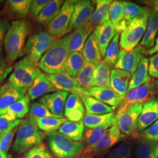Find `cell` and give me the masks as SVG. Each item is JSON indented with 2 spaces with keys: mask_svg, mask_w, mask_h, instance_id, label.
Here are the masks:
<instances>
[{
  "mask_svg": "<svg viewBox=\"0 0 158 158\" xmlns=\"http://www.w3.org/2000/svg\"><path fill=\"white\" fill-rule=\"evenodd\" d=\"M31 25L28 19H21L12 21L6 34L4 49L7 62L11 63L27 54V39Z\"/></svg>",
  "mask_w": 158,
  "mask_h": 158,
  "instance_id": "cell-1",
  "label": "cell"
},
{
  "mask_svg": "<svg viewBox=\"0 0 158 158\" xmlns=\"http://www.w3.org/2000/svg\"><path fill=\"white\" fill-rule=\"evenodd\" d=\"M69 55L68 34L53 43L40 59L38 67L48 74L63 73Z\"/></svg>",
  "mask_w": 158,
  "mask_h": 158,
  "instance_id": "cell-2",
  "label": "cell"
},
{
  "mask_svg": "<svg viewBox=\"0 0 158 158\" xmlns=\"http://www.w3.org/2000/svg\"><path fill=\"white\" fill-rule=\"evenodd\" d=\"M44 138V133L38 128L34 118L29 115L21 120L18 125L13 150L21 155L40 145Z\"/></svg>",
  "mask_w": 158,
  "mask_h": 158,
  "instance_id": "cell-3",
  "label": "cell"
},
{
  "mask_svg": "<svg viewBox=\"0 0 158 158\" xmlns=\"http://www.w3.org/2000/svg\"><path fill=\"white\" fill-rule=\"evenodd\" d=\"M47 139L49 149L56 158H75L85 148L83 143L74 141L57 131L47 134Z\"/></svg>",
  "mask_w": 158,
  "mask_h": 158,
  "instance_id": "cell-4",
  "label": "cell"
},
{
  "mask_svg": "<svg viewBox=\"0 0 158 158\" xmlns=\"http://www.w3.org/2000/svg\"><path fill=\"white\" fill-rule=\"evenodd\" d=\"M41 73L38 64L27 55L14 66L8 83L18 87L28 89Z\"/></svg>",
  "mask_w": 158,
  "mask_h": 158,
  "instance_id": "cell-5",
  "label": "cell"
},
{
  "mask_svg": "<svg viewBox=\"0 0 158 158\" xmlns=\"http://www.w3.org/2000/svg\"><path fill=\"white\" fill-rule=\"evenodd\" d=\"M148 19V11L128 22L127 28L120 35L119 45L121 50L131 52L138 46L145 33Z\"/></svg>",
  "mask_w": 158,
  "mask_h": 158,
  "instance_id": "cell-6",
  "label": "cell"
},
{
  "mask_svg": "<svg viewBox=\"0 0 158 158\" xmlns=\"http://www.w3.org/2000/svg\"><path fill=\"white\" fill-rule=\"evenodd\" d=\"M57 39L46 32H40L30 36L26 44L27 55L36 64H38L41 57Z\"/></svg>",
  "mask_w": 158,
  "mask_h": 158,
  "instance_id": "cell-7",
  "label": "cell"
},
{
  "mask_svg": "<svg viewBox=\"0 0 158 158\" xmlns=\"http://www.w3.org/2000/svg\"><path fill=\"white\" fill-rule=\"evenodd\" d=\"M76 1H66L59 12L48 25V33L57 38L67 34Z\"/></svg>",
  "mask_w": 158,
  "mask_h": 158,
  "instance_id": "cell-8",
  "label": "cell"
},
{
  "mask_svg": "<svg viewBox=\"0 0 158 158\" xmlns=\"http://www.w3.org/2000/svg\"><path fill=\"white\" fill-rule=\"evenodd\" d=\"M144 103L131 105L116 114L117 125L120 131L126 135H131L136 132V127L138 119L141 113Z\"/></svg>",
  "mask_w": 158,
  "mask_h": 158,
  "instance_id": "cell-9",
  "label": "cell"
},
{
  "mask_svg": "<svg viewBox=\"0 0 158 158\" xmlns=\"http://www.w3.org/2000/svg\"><path fill=\"white\" fill-rule=\"evenodd\" d=\"M125 137V135L119 129L118 125H113L107 130L105 135L94 145L86 147L84 153L92 156L99 155L121 141Z\"/></svg>",
  "mask_w": 158,
  "mask_h": 158,
  "instance_id": "cell-10",
  "label": "cell"
},
{
  "mask_svg": "<svg viewBox=\"0 0 158 158\" xmlns=\"http://www.w3.org/2000/svg\"><path fill=\"white\" fill-rule=\"evenodd\" d=\"M94 11V6L90 1H78L74 6V10L67 34L89 24Z\"/></svg>",
  "mask_w": 158,
  "mask_h": 158,
  "instance_id": "cell-11",
  "label": "cell"
},
{
  "mask_svg": "<svg viewBox=\"0 0 158 158\" xmlns=\"http://www.w3.org/2000/svg\"><path fill=\"white\" fill-rule=\"evenodd\" d=\"M146 54L145 48L141 45L137 46L131 52L121 50L118 60L114 68L134 74Z\"/></svg>",
  "mask_w": 158,
  "mask_h": 158,
  "instance_id": "cell-12",
  "label": "cell"
},
{
  "mask_svg": "<svg viewBox=\"0 0 158 158\" xmlns=\"http://www.w3.org/2000/svg\"><path fill=\"white\" fill-rule=\"evenodd\" d=\"M155 94V83L151 81L137 88L128 91L125 98L119 106L117 112L122 111L126 108L134 104L145 103L152 99V96Z\"/></svg>",
  "mask_w": 158,
  "mask_h": 158,
  "instance_id": "cell-13",
  "label": "cell"
},
{
  "mask_svg": "<svg viewBox=\"0 0 158 158\" xmlns=\"http://www.w3.org/2000/svg\"><path fill=\"white\" fill-rule=\"evenodd\" d=\"M48 77L56 90L71 92L72 94L79 96L80 98L88 96L86 89L81 87L75 78L65 72L48 74Z\"/></svg>",
  "mask_w": 158,
  "mask_h": 158,
  "instance_id": "cell-14",
  "label": "cell"
},
{
  "mask_svg": "<svg viewBox=\"0 0 158 158\" xmlns=\"http://www.w3.org/2000/svg\"><path fill=\"white\" fill-rule=\"evenodd\" d=\"M69 93L63 91H56L51 94L43 96L40 102L44 105L51 113L57 118H63L64 107Z\"/></svg>",
  "mask_w": 158,
  "mask_h": 158,
  "instance_id": "cell-15",
  "label": "cell"
},
{
  "mask_svg": "<svg viewBox=\"0 0 158 158\" xmlns=\"http://www.w3.org/2000/svg\"><path fill=\"white\" fill-rule=\"evenodd\" d=\"M158 119V98H152L143 105L136 124V132L143 131Z\"/></svg>",
  "mask_w": 158,
  "mask_h": 158,
  "instance_id": "cell-16",
  "label": "cell"
},
{
  "mask_svg": "<svg viewBox=\"0 0 158 158\" xmlns=\"http://www.w3.org/2000/svg\"><path fill=\"white\" fill-rule=\"evenodd\" d=\"M64 114L69 121L83 122L85 117V109L79 96L72 93L69 95L65 104Z\"/></svg>",
  "mask_w": 158,
  "mask_h": 158,
  "instance_id": "cell-17",
  "label": "cell"
},
{
  "mask_svg": "<svg viewBox=\"0 0 158 158\" xmlns=\"http://www.w3.org/2000/svg\"><path fill=\"white\" fill-rule=\"evenodd\" d=\"M28 89L6 83L0 89V112L26 95Z\"/></svg>",
  "mask_w": 158,
  "mask_h": 158,
  "instance_id": "cell-18",
  "label": "cell"
},
{
  "mask_svg": "<svg viewBox=\"0 0 158 158\" xmlns=\"http://www.w3.org/2000/svg\"><path fill=\"white\" fill-rule=\"evenodd\" d=\"M88 96H91L108 106L117 107L120 105L123 99L111 88L91 87L86 89Z\"/></svg>",
  "mask_w": 158,
  "mask_h": 158,
  "instance_id": "cell-19",
  "label": "cell"
},
{
  "mask_svg": "<svg viewBox=\"0 0 158 158\" xmlns=\"http://www.w3.org/2000/svg\"><path fill=\"white\" fill-rule=\"evenodd\" d=\"M132 74L118 69H113L110 75L111 89L116 92L123 100H124L127 94Z\"/></svg>",
  "mask_w": 158,
  "mask_h": 158,
  "instance_id": "cell-20",
  "label": "cell"
},
{
  "mask_svg": "<svg viewBox=\"0 0 158 158\" xmlns=\"http://www.w3.org/2000/svg\"><path fill=\"white\" fill-rule=\"evenodd\" d=\"M98 40L102 57H105L108 46L114 36L118 34L110 21L95 27L93 31Z\"/></svg>",
  "mask_w": 158,
  "mask_h": 158,
  "instance_id": "cell-21",
  "label": "cell"
},
{
  "mask_svg": "<svg viewBox=\"0 0 158 158\" xmlns=\"http://www.w3.org/2000/svg\"><path fill=\"white\" fill-rule=\"evenodd\" d=\"M94 27L90 23L85 27L77 29L69 34V49L70 53L75 52H81L86 40L90 36Z\"/></svg>",
  "mask_w": 158,
  "mask_h": 158,
  "instance_id": "cell-22",
  "label": "cell"
},
{
  "mask_svg": "<svg viewBox=\"0 0 158 158\" xmlns=\"http://www.w3.org/2000/svg\"><path fill=\"white\" fill-rule=\"evenodd\" d=\"M56 91L48 79V74L41 73L34 80L32 86L28 89V94L31 100H34L41 96Z\"/></svg>",
  "mask_w": 158,
  "mask_h": 158,
  "instance_id": "cell-23",
  "label": "cell"
},
{
  "mask_svg": "<svg viewBox=\"0 0 158 158\" xmlns=\"http://www.w3.org/2000/svg\"><path fill=\"white\" fill-rule=\"evenodd\" d=\"M113 66L104 60L95 64L92 79V87L111 88L110 75Z\"/></svg>",
  "mask_w": 158,
  "mask_h": 158,
  "instance_id": "cell-24",
  "label": "cell"
},
{
  "mask_svg": "<svg viewBox=\"0 0 158 158\" xmlns=\"http://www.w3.org/2000/svg\"><path fill=\"white\" fill-rule=\"evenodd\" d=\"M148 19L145 33L142 39L140 45L151 49L153 48L156 40L158 31V18L156 14L153 9L148 8Z\"/></svg>",
  "mask_w": 158,
  "mask_h": 158,
  "instance_id": "cell-25",
  "label": "cell"
},
{
  "mask_svg": "<svg viewBox=\"0 0 158 158\" xmlns=\"http://www.w3.org/2000/svg\"><path fill=\"white\" fill-rule=\"evenodd\" d=\"M110 20L112 23L116 32L119 34L127 28L128 22L125 19L121 1H112L109 7Z\"/></svg>",
  "mask_w": 158,
  "mask_h": 158,
  "instance_id": "cell-26",
  "label": "cell"
},
{
  "mask_svg": "<svg viewBox=\"0 0 158 158\" xmlns=\"http://www.w3.org/2000/svg\"><path fill=\"white\" fill-rule=\"evenodd\" d=\"M81 53L86 62L96 64L102 60V55L98 40L93 32L86 40Z\"/></svg>",
  "mask_w": 158,
  "mask_h": 158,
  "instance_id": "cell-27",
  "label": "cell"
},
{
  "mask_svg": "<svg viewBox=\"0 0 158 158\" xmlns=\"http://www.w3.org/2000/svg\"><path fill=\"white\" fill-rule=\"evenodd\" d=\"M148 67L149 60L144 57L142 59L135 73L132 76L127 92L151 81V78L148 73Z\"/></svg>",
  "mask_w": 158,
  "mask_h": 158,
  "instance_id": "cell-28",
  "label": "cell"
},
{
  "mask_svg": "<svg viewBox=\"0 0 158 158\" xmlns=\"http://www.w3.org/2000/svg\"><path fill=\"white\" fill-rule=\"evenodd\" d=\"M112 1L97 0L95 1L96 8L91 18L90 24L97 27L110 21L109 7Z\"/></svg>",
  "mask_w": 158,
  "mask_h": 158,
  "instance_id": "cell-29",
  "label": "cell"
},
{
  "mask_svg": "<svg viewBox=\"0 0 158 158\" xmlns=\"http://www.w3.org/2000/svg\"><path fill=\"white\" fill-rule=\"evenodd\" d=\"M81 99L85 105L86 115L105 114L112 113L116 108L108 106L91 96L84 97Z\"/></svg>",
  "mask_w": 158,
  "mask_h": 158,
  "instance_id": "cell-30",
  "label": "cell"
},
{
  "mask_svg": "<svg viewBox=\"0 0 158 158\" xmlns=\"http://www.w3.org/2000/svg\"><path fill=\"white\" fill-rule=\"evenodd\" d=\"M63 3L62 0L51 1L40 15L35 18V22L40 25L49 24L59 12Z\"/></svg>",
  "mask_w": 158,
  "mask_h": 158,
  "instance_id": "cell-31",
  "label": "cell"
},
{
  "mask_svg": "<svg viewBox=\"0 0 158 158\" xmlns=\"http://www.w3.org/2000/svg\"><path fill=\"white\" fill-rule=\"evenodd\" d=\"M85 63L86 61L81 52H72L68 56L64 68V72L71 77L76 78L85 66Z\"/></svg>",
  "mask_w": 158,
  "mask_h": 158,
  "instance_id": "cell-32",
  "label": "cell"
},
{
  "mask_svg": "<svg viewBox=\"0 0 158 158\" xmlns=\"http://www.w3.org/2000/svg\"><path fill=\"white\" fill-rule=\"evenodd\" d=\"M85 125L83 122H65L59 129V132L74 141L80 142L83 139Z\"/></svg>",
  "mask_w": 158,
  "mask_h": 158,
  "instance_id": "cell-33",
  "label": "cell"
},
{
  "mask_svg": "<svg viewBox=\"0 0 158 158\" xmlns=\"http://www.w3.org/2000/svg\"><path fill=\"white\" fill-rule=\"evenodd\" d=\"M32 2L31 0H9L6 2V10L12 16L22 18L30 11Z\"/></svg>",
  "mask_w": 158,
  "mask_h": 158,
  "instance_id": "cell-34",
  "label": "cell"
},
{
  "mask_svg": "<svg viewBox=\"0 0 158 158\" xmlns=\"http://www.w3.org/2000/svg\"><path fill=\"white\" fill-rule=\"evenodd\" d=\"M115 124H117V122H111L94 128H87L86 130H85L83 139L87 147L94 145L105 135L107 130Z\"/></svg>",
  "mask_w": 158,
  "mask_h": 158,
  "instance_id": "cell-35",
  "label": "cell"
},
{
  "mask_svg": "<svg viewBox=\"0 0 158 158\" xmlns=\"http://www.w3.org/2000/svg\"><path fill=\"white\" fill-rule=\"evenodd\" d=\"M116 114L114 112L102 115H86L83 123L86 128H94L111 122H117Z\"/></svg>",
  "mask_w": 158,
  "mask_h": 158,
  "instance_id": "cell-36",
  "label": "cell"
},
{
  "mask_svg": "<svg viewBox=\"0 0 158 158\" xmlns=\"http://www.w3.org/2000/svg\"><path fill=\"white\" fill-rule=\"evenodd\" d=\"M31 99L28 95H25L6 110L0 112V115L4 114L6 112L13 113L17 119L23 118L29 112Z\"/></svg>",
  "mask_w": 158,
  "mask_h": 158,
  "instance_id": "cell-37",
  "label": "cell"
},
{
  "mask_svg": "<svg viewBox=\"0 0 158 158\" xmlns=\"http://www.w3.org/2000/svg\"><path fill=\"white\" fill-rule=\"evenodd\" d=\"M136 158H158V145L156 142L142 139L136 149Z\"/></svg>",
  "mask_w": 158,
  "mask_h": 158,
  "instance_id": "cell-38",
  "label": "cell"
},
{
  "mask_svg": "<svg viewBox=\"0 0 158 158\" xmlns=\"http://www.w3.org/2000/svg\"><path fill=\"white\" fill-rule=\"evenodd\" d=\"M38 128L41 131H43L47 134L56 131L65 122L67 119L65 118H54V117H45V118H34Z\"/></svg>",
  "mask_w": 158,
  "mask_h": 158,
  "instance_id": "cell-39",
  "label": "cell"
},
{
  "mask_svg": "<svg viewBox=\"0 0 158 158\" xmlns=\"http://www.w3.org/2000/svg\"><path fill=\"white\" fill-rule=\"evenodd\" d=\"M123 7V13L125 19L130 22L136 17L145 14L148 8L146 6H139L135 3L128 1H121Z\"/></svg>",
  "mask_w": 158,
  "mask_h": 158,
  "instance_id": "cell-40",
  "label": "cell"
},
{
  "mask_svg": "<svg viewBox=\"0 0 158 158\" xmlns=\"http://www.w3.org/2000/svg\"><path fill=\"white\" fill-rule=\"evenodd\" d=\"M95 64L86 62L85 66L75 78L80 85L85 89H88L92 87V79Z\"/></svg>",
  "mask_w": 158,
  "mask_h": 158,
  "instance_id": "cell-41",
  "label": "cell"
},
{
  "mask_svg": "<svg viewBox=\"0 0 158 158\" xmlns=\"http://www.w3.org/2000/svg\"><path fill=\"white\" fill-rule=\"evenodd\" d=\"M120 35L117 34L108 46L104 60L112 66H115L118 60L119 55V40Z\"/></svg>",
  "mask_w": 158,
  "mask_h": 158,
  "instance_id": "cell-42",
  "label": "cell"
},
{
  "mask_svg": "<svg viewBox=\"0 0 158 158\" xmlns=\"http://www.w3.org/2000/svg\"><path fill=\"white\" fill-rule=\"evenodd\" d=\"M134 146V142L131 140L123 142L110 152L107 158H130Z\"/></svg>",
  "mask_w": 158,
  "mask_h": 158,
  "instance_id": "cell-43",
  "label": "cell"
},
{
  "mask_svg": "<svg viewBox=\"0 0 158 158\" xmlns=\"http://www.w3.org/2000/svg\"><path fill=\"white\" fill-rule=\"evenodd\" d=\"M29 115L34 118L45 117L57 118L56 115L51 113L44 105L38 102H33L30 104Z\"/></svg>",
  "mask_w": 158,
  "mask_h": 158,
  "instance_id": "cell-44",
  "label": "cell"
},
{
  "mask_svg": "<svg viewBox=\"0 0 158 158\" xmlns=\"http://www.w3.org/2000/svg\"><path fill=\"white\" fill-rule=\"evenodd\" d=\"M24 158H55L45 145L40 144L29 150Z\"/></svg>",
  "mask_w": 158,
  "mask_h": 158,
  "instance_id": "cell-45",
  "label": "cell"
},
{
  "mask_svg": "<svg viewBox=\"0 0 158 158\" xmlns=\"http://www.w3.org/2000/svg\"><path fill=\"white\" fill-rule=\"evenodd\" d=\"M18 126L10 131L6 134L0 137V152L7 153L13 141L14 137L16 135Z\"/></svg>",
  "mask_w": 158,
  "mask_h": 158,
  "instance_id": "cell-46",
  "label": "cell"
},
{
  "mask_svg": "<svg viewBox=\"0 0 158 158\" xmlns=\"http://www.w3.org/2000/svg\"><path fill=\"white\" fill-rule=\"evenodd\" d=\"M141 137L142 139L149 141H158V119L146 130L143 131Z\"/></svg>",
  "mask_w": 158,
  "mask_h": 158,
  "instance_id": "cell-47",
  "label": "cell"
},
{
  "mask_svg": "<svg viewBox=\"0 0 158 158\" xmlns=\"http://www.w3.org/2000/svg\"><path fill=\"white\" fill-rule=\"evenodd\" d=\"M21 121V119H17L14 121H10L4 118L1 115H0V137L4 135L9 132L18 126Z\"/></svg>",
  "mask_w": 158,
  "mask_h": 158,
  "instance_id": "cell-48",
  "label": "cell"
},
{
  "mask_svg": "<svg viewBox=\"0 0 158 158\" xmlns=\"http://www.w3.org/2000/svg\"><path fill=\"white\" fill-rule=\"evenodd\" d=\"M51 2L50 0H33L30 8V14L32 17H38L43 9Z\"/></svg>",
  "mask_w": 158,
  "mask_h": 158,
  "instance_id": "cell-49",
  "label": "cell"
},
{
  "mask_svg": "<svg viewBox=\"0 0 158 158\" xmlns=\"http://www.w3.org/2000/svg\"><path fill=\"white\" fill-rule=\"evenodd\" d=\"M13 67L9 65L6 59L2 54H0V83L7 77L9 74L13 70Z\"/></svg>",
  "mask_w": 158,
  "mask_h": 158,
  "instance_id": "cell-50",
  "label": "cell"
},
{
  "mask_svg": "<svg viewBox=\"0 0 158 158\" xmlns=\"http://www.w3.org/2000/svg\"><path fill=\"white\" fill-rule=\"evenodd\" d=\"M11 24V23L9 19H5L3 21H0V54L4 45L6 34L10 28Z\"/></svg>",
  "mask_w": 158,
  "mask_h": 158,
  "instance_id": "cell-51",
  "label": "cell"
},
{
  "mask_svg": "<svg viewBox=\"0 0 158 158\" xmlns=\"http://www.w3.org/2000/svg\"><path fill=\"white\" fill-rule=\"evenodd\" d=\"M148 73L149 76L158 79V53L150 58L149 61Z\"/></svg>",
  "mask_w": 158,
  "mask_h": 158,
  "instance_id": "cell-52",
  "label": "cell"
},
{
  "mask_svg": "<svg viewBox=\"0 0 158 158\" xmlns=\"http://www.w3.org/2000/svg\"><path fill=\"white\" fill-rule=\"evenodd\" d=\"M156 53H158V35L157 38L155 40V44L154 46L147 51V54L149 55H152Z\"/></svg>",
  "mask_w": 158,
  "mask_h": 158,
  "instance_id": "cell-53",
  "label": "cell"
},
{
  "mask_svg": "<svg viewBox=\"0 0 158 158\" xmlns=\"http://www.w3.org/2000/svg\"><path fill=\"white\" fill-rule=\"evenodd\" d=\"M153 10L156 14L158 18V0L153 1L152 2Z\"/></svg>",
  "mask_w": 158,
  "mask_h": 158,
  "instance_id": "cell-54",
  "label": "cell"
},
{
  "mask_svg": "<svg viewBox=\"0 0 158 158\" xmlns=\"http://www.w3.org/2000/svg\"><path fill=\"white\" fill-rule=\"evenodd\" d=\"M0 158H12V155L11 154L0 152Z\"/></svg>",
  "mask_w": 158,
  "mask_h": 158,
  "instance_id": "cell-55",
  "label": "cell"
},
{
  "mask_svg": "<svg viewBox=\"0 0 158 158\" xmlns=\"http://www.w3.org/2000/svg\"><path fill=\"white\" fill-rule=\"evenodd\" d=\"M155 94H158V80H156L155 82Z\"/></svg>",
  "mask_w": 158,
  "mask_h": 158,
  "instance_id": "cell-56",
  "label": "cell"
},
{
  "mask_svg": "<svg viewBox=\"0 0 158 158\" xmlns=\"http://www.w3.org/2000/svg\"><path fill=\"white\" fill-rule=\"evenodd\" d=\"M1 85H0V89H1Z\"/></svg>",
  "mask_w": 158,
  "mask_h": 158,
  "instance_id": "cell-57",
  "label": "cell"
}]
</instances>
